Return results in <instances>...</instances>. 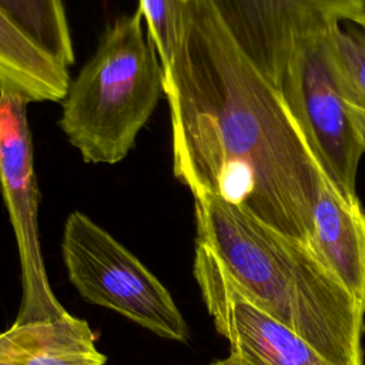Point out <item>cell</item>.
I'll use <instances>...</instances> for the list:
<instances>
[{"label":"cell","mask_w":365,"mask_h":365,"mask_svg":"<svg viewBox=\"0 0 365 365\" xmlns=\"http://www.w3.org/2000/svg\"><path fill=\"white\" fill-rule=\"evenodd\" d=\"M70 81L67 67L0 9V91L19 94L30 103L61 101Z\"/></svg>","instance_id":"30bf717a"},{"label":"cell","mask_w":365,"mask_h":365,"mask_svg":"<svg viewBox=\"0 0 365 365\" xmlns=\"http://www.w3.org/2000/svg\"><path fill=\"white\" fill-rule=\"evenodd\" d=\"M329 38L344 76L365 108V13L331 26Z\"/></svg>","instance_id":"4fadbf2b"},{"label":"cell","mask_w":365,"mask_h":365,"mask_svg":"<svg viewBox=\"0 0 365 365\" xmlns=\"http://www.w3.org/2000/svg\"><path fill=\"white\" fill-rule=\"evenodd\" d=\"M143 21L138 10L115 19L61 100L58 125L86 163H120L164 94Z\"/></svg>","instance_id":"3957f363"},{"label":"cell","mask_w":365,"mask_h":365,"mask_svg":"<svg viewBox=\"0 0 365 365\" xmlns=\"http://www.w3.org/2000/svg\"><path fill=\"white\" fill-rule=\"evenodd\" d=\"M192 274L217 332L244 365H332L248 299L200 242H195Z\"/></svg>","instance_id":"52a82bcc"},{"label":"cell","mask_w":365,"mask_h":365,"mask_svg":"<svg viewBox=\"0 0 365 365\" xmlns=\"http://www.w3.org/2000/svg\"><path fill=\"white\" fill-rule=\"evenodd\" d=\"M61 257L81 298L177 342L190 328L165 285L118 240L81 211L64 222Z\"/></svg>","instance_id":"277c9868"},{"label":"cell","mask_w":365,"mask_h":365,"mask_svg":"<svg viewBox=\"0 0 365 365\" xmlns=\"http://www.w3.org/2000/svg\"><path fill=\"white\" fill-rule=\"evenodd\" d=\"M192 197L195 242L248 299L332 365H364V307L305 244L214 194Z\"/></svg>","instance_id":"7a4b0ae2"},{"label":"cell","mask_w":365,"mask_h":365,"mask_svg":"<svg viewBox=\"0 0 365 365\" xmlns=\"http://www.w3.org/2000/svg\"><path fill=\"white\" fill-rule=\"evenodd\" d=\"M349 114H351V118L354 121L355 130L358 133L362 150L365 153V108H362L359 106H355L354 103H349Z\"/></svg>","instance_id":"9a60e30c"},{"label":"cell","mask_w":365,"mask_h":365,"mask_svg":"<svg viewBox=\"0 0 365 365\" xmlns=\"http://www.w3.org/2000/svg\"><path fill=\"white\" fill-rule=\"evenodd\" d=\"M279 91L321 171L341 192L356 195L364 150L349 103H361L336 61L329 29L299 38Z\"/></svg>","instance_id":"5b68a950"},{"label":"cell","mask_w":365,"mask_h":365,"mask_svg":"<svg viewBox=\"0 0 365 365\" xmlns=\"http://www.w3.org/2000/svg\"><path fill=\"white\" fill-rule=\"evenodd\" d=\"M224 24L240 31L258 23L269 9L272 0H210Z\"/></svg>","instance_id":"5bb4252c"},{"label":"cell","mask_w":365,"mask_h":365,"mask_svg":"<svg viewBox=\"0 0 365 365\" xmlns=\"http://www.w3.org/2000/svg\"><path fill=\"white\" fill-rule=\"evenodd\" d=\"M24 97L0 91V192L21 268V302L14 324L57 319L68 312L47 278L38 235L40 190Z\"/></svg>","instance_id":"8992f818"},{"label":"cell","mask_w":365,"mask_h":365,"mask_svg":"<svg viewBox=\"0 0 365 365\" xmlns=\"http://www.w3.org/2000/svg\"><path fill=\"white\" fill-rule=\"evenodd\" d=\"M164 94L175 178L192 195L214 194L307 245L321 168L279 88L237 44L210 0H185Z\"/></svg>","instance_id":"6da1fadb"},{"label":"cell","mask_w":365,"mask_h":365,"mask_svg":"<svg viewBox=\"0 0 365 365\" xmlns=\"http://www.w3.org/2000/svg\"><path fill=\"white\" fill-rule=\"evenodd\" d=\"M0 9L47 54L74 63V47L63 0H0Z\"/></svg>","instance_id":"8fae6325"},{"label":"cell","mask_w":365,"mask_h":365,"mask_svg":"<svg viewBox=\"0 0 365 365\" xmlns=\"http://www.w3.org/2000/svg\"><path fill=\"white\" fill-rule=\"evenodd\" d=\"M307 245L365 311V211L358 195L341 192L322 171Z\"/></svg>","instance_id":"ba28073f"},{"label":"cell","mask_w":365,"mask_h":365,"mask_svg":"<svg viewBox=\"0 0 365 365\" xmlns=\"http://www.w3.org/2000/svg\"><path fill=\"white\" fill-rule=\"evenodd\" d=\"M185 0H138L148 38L157 53L163 67V76L171 68L178 50L182 24H184Z\"/></svg>","instance_id":"7c38bea8"},{"label":"cell","mask_w":365,"mask_h":365,"mask_svg":"<svg viewBox=\"0 0 365 365\" xmlns=\"http://www.w3.org/2000/svg\"><path fill=\"white\" fill-rule=\"evenodd\" d=\"M208 365H244L238 358H235L234 355H228L227 358H224V359H217V361H212L211 364H208Z\"/></svg>","instance_id":"2e32d148"},{"label":"cell","mask_w":365,"mask_h":365,"mask_svg":"<svg viewBox=\"0 0 365 365\" xmlns=\"http://www.w3.org/2000/svg\"><path fill=\"white\" fill-rule=\"evenodd\" d=\"M90 325L71 314L0 332V365H106Z\"/></svg>","instance_id":"9c48e42d"}]
</instances>
